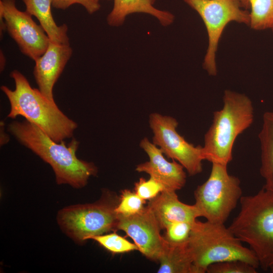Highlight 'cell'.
Returning a JSON list of instances; mask_svg holds the SVG:
<instances>
[{
	"label": "cell",
	"instance_id": "obj_19",
	"mask_svg": "<svg viewBox=\"0 0 273 273\" xmlns=\"http://www.w3.org/2000/svg\"><path fill=\"white\" fill-rule=\"evenodd\" d=\"M250 27L255 30L273 29V0H248Z\"/></svg>",
	"mask_w": 273,
	"mask_h": 273
},
{
	"label": "cell",
	"instance_id": "obj_28",
	"mask_svg": "<svg viewBox=\"0 0 273 273\" xmlns=\"http://www.w3.org/2000/svg\"><path fill=\"white\" fill-rule=\"evenodd\" d=\"M243 8L245 9H248L250 8L249 3L248 0H240Z\"/></svg>",
	"mask_w": 273,
	"mask_h": 273
},
{
	"label": "cell",
	"instance_id": "obj_5",
	"mask_svg": "<svg viewBox=\"0 0 273 273\" xmlns=\"http://www.w3.org/2000/svg\"><path fill=\"white\" fill-rule=\"evenodd\" d=\"M241 242L224 223L196 220L187 243L194 273H205L212 264L234 260L258 268L259 263L255 253Z\"/></svg>",
	"mask_w": 273,
	"mask_h": 273
},
{
	"label": "cell",
	"instance_id": "obj_1",
	"mask_svg": "<svg viewBox=\"0 0 273 273\" xmlns=\"http://www.w3.org/2000/svg\"><path fill=\"white\" fill-rule=\"evenodd\" d=\"M8 131L23 146L52 167L58 185L74 188L85 186L92 176L98 173L94 163L78 159L76 155L79 142L75 138L66 144L56 142L36 125L25 120L10 123Z\"/></svg>",
	"mask_w": 273,
	"mask_h": 273
},
{
	"label": "cell",
	"instance_id": "obj_20",
	"mask_svg": "<svg viewBox=\"0 0 273 273\" xmlns=\"http://www.w3.org/2000/svg\"><path fill=\"white\" fill-rule=\"evenodd\" d=\"M90 239L97 242L101 246L114 254L123 253L139 248L134 243H132L116 233L94 236Z\"/></svg>",
	"mask_w": 273,
	"mask_h": 273
},
{
	"label": "cell",
	"instance_id": "obj_8",
	"mask_svg": "<svg viewBox=\"0 0 273 273\" xmlns=\"http://www.w3.org/2000/svg\"><path fill=\"white\" fill-rule=\"evenodd\" d=\"M201 16L208 35V47L203 63L210 75L217 70L215 56L219 40L226 25L231 21L249 25L250 13L242 9L240 0H184Z\"/></svg>",
	"mask_w": 273,
	"mask_h": 273
},
{
	"label": "cell",
	"instance_id": "obj_12",
	"mask_svg": "<svg viewBox=\"0 0 273 273\" xmlns=\"http://www.w3.org/2000/svg\"><path fill=\"white\" fill-rule=\"evenodd\" d=\"M140 146L149 160L137 165L136 171L148 174L162 185L164 190L176 191L184 187L186 174L180 163L174 160L172 162L167 160L161 150L147 138L141 141Z\"/></svg>",
	"mask_w": 273,
	"mask_h": 273
},
{
	"label": "cell",
	"instance_id": "obj_26",
	"mask_svg": "<svg viewBox=\"0 0 273 273\" xmlns=\"http://www.w3.org/2000/svg\"><path fill=\"white\" fill-rule=\"evenodd\" d=\"M4 125V122L3 121H1L0 144L1 146L8 143L10 140L9 135L5 131Z\"/></svg>",
	"mask_w": 273,
	"mask_h": 273
},
{
	"label": "cell",
	"instance_id": "obj_24",
	"mask_svg": "<svg viewBox=\"0 0 273 273\" xmlns=\"http://www.w3.org/2000/svg\"><path fill=\"white\" fill-rule=\"evenodd\" d=\"M134 192L144 200L149 201L164 190L162 185L152 177L146 180L141 177L134 184Z\"/></svg>",
	"mask_w": 273,
	"mask_h": 273
},
{
	"label": "cell",
	"instance_id": "obj_11",
	"mask_svg": "<svg viewBox=\"0 0 273 273\" xmlns=\"http://www.w3.org/2000/svg\"><path fill=\"white\" fill-rule=\"evenodd\" d=\"M117 230L124 232L131 238L146 258L158 262L168 244L161 235V229L149 207L145 206L132 215L117 214Z\"/></svg>",
	"mask_w": 273,
	"mask_h": 273
},
{
	"label": "cell",
	"instance_id": "obj_16",
	"mask_svg": "<svg viewBox=\"0 0 273 273\" xmlns=\"http://www.w3.org/2000/svg\"><path fill=\"white\" fill-rule=\"evenodd\" d=\"M25 11L39 21L51 41L61 44H70L68 26H58L52 15V0H22Z\"/></svg>",
	"mask_w": 273,
	"mask_h": 273
},
{
	"label": "cell",
	"instance_id": "obj_4",
	"mask_svg": "<svg viewBox=\"0 0 273 273\" xmlns=\"http://www.w3.org/2000/svg\"><path fill=\"white\" fill-rule=\"evenodd\" d=\"M222 109L213 112L211 125L204 136V160L227 166L232 160L237 137L253 121V107L246 95L226 90Z\"/></svg>",
	"mask_w": 273,
	"mask_h": 273
},
{
	"label": "cell",
	"instance_id": "obj_2",
	"mask_svg": "<svg viewBox=\"0 0 273 273\" xmlns=\"http://www.w3.org/2000/svg\"><path fill=\"white\" fill-rule=\"evenodd\" d=\"M10 76L14 81L15 89L6 85L1 87L10 105L8 118L23 116L56 142L73 136L77 124L65 115L55 102L50 101L38 89L32 87L18 70H13Z\"/></svg>",
	"mask_w": 273,
	"mask_h": 273
},
{
	"label": "cell",
	"instance_id": "obj_22",
	"mask_svg": "<svg viewBox=\"0 0 273 273\" xmlns=\"http://www.w3.org/2000/svg\"><path fill=\"white\" fill-rule=\"evenodd\" d=\"M193 223L187 221L173 222L166 227L163 237L169 245H185L189 239Z\"/></svg>",
	"mask_w": 273,
	"mask_h": 273
},
{
	"label": "cell",
	"instance_id": "obj_27",
	"mask_svg": "<svg viewBox=\"0 0 273 273\" xmlns=\"http://www.w3.org/2000/svg\"><path fill=\"white\" fill-rule=\"evenodd\" d=\"M0 59V68L1 71L2 72L4 70L6 63V58L2 51H1Z\"/></svg>",
	"mask_w": 273,
	"mask_h": 273
},
{
	"label": "cell",
	"instance_id": "obj_6",
	"mask_svg": "<svg viewBox=\"0 0 273 273\" xmlns=\"http://www.w3.org/2000/svg\"><path fill=\"white\" fill-rule=\"evenodd\" d=\"M115 194L104 191L102 197L92 203L65 207L57 214L58 224L62 232L78 244L92 237L111 231H117L119 202Z\"/></svg>",
	"mask_w": 273,
	"mask_h": 273
},
{
	"label": "cell",
	"instance_id": "obj_9",
	"mask_svg": "<svg viewBox=\"0 0 273 273\" xmlns=\"http://www.w3.org/2000/svg\"><path fill=\"white\" fill-rule=\"evenodd\" d=\"M153 133V143L169 158L180 163L189 175L202 171V147L188 142L176 130L177 121L171 116L153 113L149 117Z\"/></svg>",
	"mask_w": 273,
	"mask_h": 273
},
{
	"label": "cell",
	"instance_id": "obj_30",
	"mask_svg": "<svg viewBox=\"0 0 273 273\" xmlns=\"http://www.w3.org/2000/svg\"><path fill=\"white\" fill-rule=\"evenodd\" d=\"M99 1H100V0H99Z\"/></svg>",
	"mask_w": 273,
	"mask_h": 273
},
{
	"label": "cell",
	"instance_id": "obj_14",
	"mask_svg": "<svg viewBox=\"0 0 273 273\" xmlns=\"http://www.w3.org/2000/svg\"><path fill=\"white\" fill-rule=\"evenodd\" d=\"M152 211L161 230L175 221L193 223L200 217L194 205L181 202L176 191L163 190L149 201L147 205Z\"/></svg>",
	"mask_w": 273,
	"mask_h": 273
},
{
	"label": "cell",
	"instance_id": "obj_17",
	"mask_svg": "<svg viewBox=\"0 0 273 273\" xmlns=\"http://www.w3.org/2000/svg\"><path fill=\"white\" fill-rule=\"evenodd\" d=\"M258 137L261 150L260 171L265 180L263 187L273 192V112L264 114Z\"/></svg>",
	"mask_w": 273,
	"mask_h": 273
},
{
	"label": "cell",
	"instance_id": "obj_21",
	"mask_svg": "<svg viewBox=\"0 0 273 273\" xmlns=\"http://www.w3.org/2000/svg\"><path fill=\"white\" fill-rule=\"evenodd\" d=\"M145 202L146 200L140 198L134 192L125 189L121 192L115 212L118 215H132L144 209Z\"/></svg>",
	"mask_w": 273,
	"mask_h": 273
},
{
	"label": "cell",
	"instance_id": "obj_7",
	"mask_svg": "<svg viewBox=\"0 0 273 273\" xmlns=\"http://www.w3.org/2000/svg\"><path fill=\"white\" fill-rule=\"evenodd\" d=\"M208 178L194 191L200 217L209 222L224 223L242 196L240 180L229 174L227 166L212 163Z\"/></svg>",
	"mask_w": 273,
	"mask_h": 273
},
{
	"label": "cell",
	"instance_id": "obj_25",
	"mask_svg": "<svg viewBox=\"0 0 273 273\" xmlns=\"http://www.w3.org/2000/svg\"><path fill=\"white\" fill-rule=\"evenodd\" d=\"M99 0H52V6L57 9L65 10L74 4L83 6L89 14H93L100 9Z\"/></svg>",
	"mask_w": 273,
	"mask_h": 273
},
{
	"label": "cell",
	"instance_id": "obj_18",
	"mask_svg": "<svg viewBox=\"0 0 273 273\" xmlns=\"http://www.w3.org/2000/svg\"><path fill=\"white\" fill-rule=\"evenodd\" d=\"M158 273H194L192 258L183 245H168L160 257Z\"/></svg>",
	"mask_w": 273,
	"mask_h": 273
},
{
	"label": "cell",
	"instance_id": "obj_10",
	"mask_svg": "<svg viewBox=\"0 0 273 273\" xmlns=\"http://www.w3.org/2000/svg\"><path fill=\"white\" fill-rule=\"evenodd\" d=\"M0 15L4 18L6 30L22 53L34 61L43 55L50 39L32 16L17 8L15 0H0Z\"/></svg>",
	"mask_w": 273,
	"mask_h": 273
},
{
	"label": "cell",
	"instance_id": "obj_29",
	"mask_svg": "<svg viewBox=\"0 0 273 273\" xmlns=\"http://www.w3.org/2000/svg\"><path fill=\"white\" fill-rule=\"evenodd\" d=\"M271 270V272H273V265L270 268Z\"/></svg>",
	"mask_w": 273,
	"mask_h": 273
},
{
	"label": "cell",
	"instance_id": "obj_31",
	"mask_svg": "<svg viewBox=\"0 0 273 273\" xmlns=\"http://www.w3.org/2000/svg\"><path fill=\"white\" fill-rule=\"evenodd\" d=\"M272 30H273V29H272Z\"/></svg>",
	"mask_w": 273,
	"mask_h": 273
},
{
	"label": "cell",
	"instance_id": "obj_23",
	"mask_svg": "<svg viewBox=\"0 0 273 273\" xmlns=\"http://www.w3.org/2000/svg\"><path fill=\"white\" fill-rule=\"evenodd\" d=\"M256 268L243 261L234 260L217 262L210 265L207 273H256Z\"/></svg>",
	"mask_w": 273,
	"mask_h": 273
},
{
	"label": "cell",
	"instance_id": "obj_15",
	"mask_svg": "<svg viewBox=\"0 0 273 273\" xmlns=\"http://www.w3.org/2000/svg\"><path fill=\"white\" fill-rule=\"evenodd\" d=\"M113 1V8L107 17V22L110 26H121L127 16L135 13L150 14L155 17L163 26L170 25L174 20L171 13L154 7L156 0Z\"/></svg>",
	"mask_w": 273,
	"mask_h": 273
},
{
	"label": "cell",
	"instance_id": "obj_13",
	"mask_svg": "<svg viewBox=\"0 0 273 273\" xmlns=\"http://www.w3.org/2000/svg\"><path fill=\"white\" fill-rule=\"evenodd\" d=\"M73 51L70 44L50 42L42 56L35 61L33 75L41 93L50 101L55 102L53 90L55 84L70 60Z\"/></svg>",
	"mask_w": 273,
	"mask_h": 273
},
{
	"label": "cell",
	"instance_id": "obj_3",
	"mask_svg": "<svg viewBox=\"0 0 273 273\" xmlns=\"http://www.w3.org/2000/svg\"><path fill=\"white\" fill-rule=\"evenodd\" d=\"M238 215L228 227L255 253L259 266L273 265V192L263 187L252 196H242Z\"/></svg>",
	"mask_w": 273,
	"mask_h": 273
}]
</instances>
